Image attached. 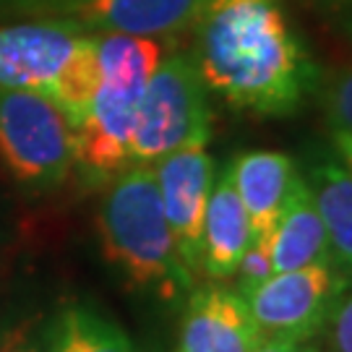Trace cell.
I'll return each mask as SVG.
<instances>
[{
    "mask_svg": "<svg viewBox=\"0 0 352 352\" xmlns=\"http://www.w3.org/2000/svg\"><path fill=\"white\" fill-rule=\"evenodd\" d=\"M316 94L331 131L352 133V65H344L327 78H318Z\"/></svg>",
    "mask_w": 352,
    "mask_h": 352,
    "instance_id": "16",
    "label": "cell"
},
{
    "mask_svg": "<svg viewBox=\"0 0 352 352\" xmlns=\"http://www.w3.org/2000/svg\"><path fill=\"white\" fill-rule=\"evenodd\" d=\"M350 282L337 264H314L279 272L243 295L264 334H279L305 344L321 334L327 318Z\"/></svg>",
    "mask_w": 352,
    "mask_h": 352,
    "instance_id": "5",
    "label": "cell"
},
{
    "mask_svg": "<svg viewBox=\"0 0 352 352\" xmlns=\"http://www.w3.org/2000/svg\"><path fill=\"white\" fill-rule=\"evenodd\" d=\"M269 256L274 274L314 264H334L324 219L316 209L308 183L300 175L292 180L287 201L269 235Z\"/></svg>",
    "mask_w": 352,
    "mask_h": 352,
    "instance_id": "11",
    "label": "cell"
},
{
    "mask_svg": "<svg viewBox=\"0 0 352 352\" xmlns=\"http://www.w3.org/2000/svg\"><path fill=\"white\" fill-rule=\"evenodd\" d=\"M302 180L324 219L334 264L352 274V173L334 149H316L305 160Z\"/></svg>",
    "mask_w": 352,
    "mask_h": 352,
    "instance_id": "14",
    "label": "cell"
},
{
    "mask_svg": "<svg viewBox=\"0 0 352 352\" xmlns=\"http://www.w3.org/2000/svg\"><path fill=\"white\" fill-rule=\"evenodd\" d=\"M151 170L180 261L193 274L201 266L204 214L214 186V160L206 146H190L162 157Z\"/></svg>",
    "mask_w": 352,
    "mask_h": 352,
    "instance_id": "7",
    "label": "cell"
},
{
    "mask_svg": "<svg viewBox=\"0 0 352 352\" xmlns=\"http://www.w3.org/2000/svg\"><path fill=\"white\" fill-rule=\"evenodd\" d=\"M209 0H81L78 11L97 29L133 37H173L199 24Z\"/></svg>",
    "mask_w": 352,
    "mask_h": 352,
    "instance_id": "12",
    "label": "cell"
},
{
    "mask_svg": "<svg viewBox=\"0 0 352 352\" xmlns=\"http://www.w3.org/2000/svg\"><path fill=\"white\" fill-rule=\"evenodd\" d=\"M91 42L94 37L63 21L0 26V89H26L47 97Z\"/></svg>",
    "mask_w": 352,
    "mask_h": 352,
    "instance_id": "6",
    "label": "cell"
},
{
    "mask_svg": "<svg viewBox=\"0 0 352 352\" xmlns=\"http://www.w3.org/2000/svg\"><path fill=\"white\" fill-rule=\"evenodd\" d=\"M230 170L243 209L248 214L253 238L269 240L287 201L292 180L298 177L292 157L274 149L243 151L238 160L230 162Z\"/></svg>",
    "mask_w": 352,
    "mask_h": 352,
    "instance_id": "10",
    "label": "cell"
},
{
    "mask_svg": "<svg viewBox=\"0 0 352 352\" xmlns=\"http://www.w3.org/2000/svg\"><path fill=\"white\" fill-rule=\"evenodd\" d=\"M272 274H274V266H272V256H269V240L253 238L251 245L243 253V258H240L235 274H232L238 279V292L240 295L251 292L253 287H258Z\"/></svg>",
    "mask_w": 352,
    "mask_h": 352,
    "instance_id": "17",
    "label": "cell"
},
{
    "mask_svg": "<svg viewBox=\"0 0 352 352\" xmlns=\"http://www.w3.org/2000/svg\"><path fill=\"white\" fill-rule=\"evenodd\" d=\"M331 144H334L337 157L347 164V170L352 173V133H344V131H331Z\"/></svg>",
    "mask_w": 352,
    "mask_h": 352,
    "instance_id": "22",
    "label": "cell"
},
{
    "mask_svg": "<svg viewBox=\"0 0 352 352\" xmlns=\"http://www.w3.org/2000/svg\"><path fill=\"white\" fill-rule=\"evenodd\" d=\"M0 160L19 183L60 186L74 160V128L39 91L0 89Z\"/></svg>",
    "mask_w": 352,
    "mask_h": 352,
    "instance_id": "4",
    "label": "cell"
},
{
    "mask_svg": "<svg viewBox=\"0 0 352 352\" xmlns=\"http://www.w3.org/2000/svg\"><path fill=\"white\" fill-rule=\"evenodd\" d=\"M104 258L123 272L133 287H157L164 298L190 287L167 225L151 164H131L118 173L97 214Z\"/></svg>",
    "mask_w": 352,
    "mask_h": 352,
    "instance_id": "2",
    "label": "cell"
},
{
    "mask_svg": "<svg viewBox=\"0 0 352 352\" xmlns=\"http://www.w3.org/2000/svg\"><path fill=\"white\" fill-rule=\"evenodd\" d=\"M329 8L337 13V24H340L342 34L352 42V0H334Z\"/></svg>",
    "mask_w": 352,
    "mask_h": 352,
    "instance_id": "21",
    "label": "cell"
},
{
    "mask_svg": "<svg viewBox=\"0 0 352 352\" xmlns=\"http://www.w3.org/2000/svg\"><path fill=\"white\" fill-rule=\"evenodd\" d=\"M193 63L206 89L258 118L295 115L321 78L279 0H209Z\"/></svg>",
    "mask_w": 352,
    "mask_h": 352,
    "instance_id": "1",
    "label": "cell"
},
{
    "mask_svg": "<svg viewBox=\"0 0 352 352\" xmlns=\"http://www.w3.org/2000/svg\"><path fill=\"white\" fill-rule=\"evenodd\" d=\"M0 352H39V347L32 344L24 329H11L0 334Z\"/></svg>",
    "mask_w": 352,
    "mask_h": 352,
    "instance_id": "20",
    "label": "cell"
},
{
    "mask_svg": "<svg viewBox=\"0 0 352 352\" xmlns=\"http://www.w3.org/2000/svg\"><path fill=\"white\" fill-rule=\"evenodd\" d=\"M324 331H327L329 352H352V285L340 292Z\"/></svg>",
    "mask_w": 352,
    "mask_h": 352,
    "instance_id": "18",
    "label": "cell"
},
{
    "mask_svg": "<svg viewBox=\"0 0 352 352\" xmlns=\"http://www.w3.org/2000/svg\"><path fill=\"white\" fill-rule=\"evenodd\" d=\"M209 139V89L193 58L170 55L160 60L141 94L131 164H154L173 151L206 146Z\"/></svg>",
    "mask_w": 352,
    "mask_h": 352,
    "instance_id": "3",
    "label": "cell"
},
{
    "mask_svg": "<svg viewBox=\"0 0 352 352\" xmlns=\"http://www.w3.org/2000/svg\"><path fill=\"white\" fill-rule=\"evenodd\" d=\"M316 3H324V6H327V8H329V6L334 3V0H316Z\"/></svg>",
    "mask_w": 352,
    "mask_h": 352,
    "instance_id": "24",
    "label": "cell"
},
{
    "mask_svg": "<svg viewBox=\"0 0 352 352\" xmlns=\"http://www.w3.org/2000/svg\"><path fill=\"white\" fill-rule=\"evenodd\" d=\"M305 344L289 340V337H279V334H261L258 344L251 352H302Z\"/></svg>",
    "mask_w": 352,
    "mask_h": 352,
    "instance_id": "19",
    "label": "cell"
},
{
    "mask_svg": "<svg viewBox=\"0 0 352 352\" xmlns=\"http://www.w3.org/2000/svg\"><path fill=\"white\" fill-rule=\"evenodd\" d=\"M251 222L232 183V170L227 164L222 175L214 177L212 193L206 201L201 232V269L212 279H230L235 274L245 248L251 245Z\"/></svg>",
    "mask_w": 352,
    "mask_h": 352,
    "instance_id": "13",
    "label": "cell"
},
{
    "mask_svg": "<svg viewBox=\"0 0 352 352\" xmlns=\"http://www.w3.org/2000/svg\"><path fill=\"white\" fill-rule=\"evenodd\" d=\"M261 334L238 289L209 285L190 295L177 352H251Z\"/></svg>",
    "mask_w": 352,
    "mask_h": 352,
    "instance_id": "9",
    "label": "cell"
},
{
    "mask_svg": "<svg viewBox=\"0 0 352 352\" xmlns=\"http://www.w3.org/2000/svg\"><path fill=\"white\" fill-rule=\"evenodd\" d=\"M302 352H324V350H316V347H302Z\"/></svg>",
    "mask_w": 352,
    "mask_h": 352,
    "instance_id": "23",
    "label": "cell"
},
{
    "mask_svg": "<svg viewBox=\"0 0 352 352\" xmlns=\"http://www.w3.org/2000/svg\"><path fill=\"white\" fill-rule=\"evenodd\" d=\"M144 89L100 78L91 110L74 128V160L84 164L87 173L110 177L131 167V141Z\"/></svg>",
    "mask_w": 352,
    "mask_h": 352,
    "instance_id": "8",
    "label": "cell"
},
{
    "mask_svg": "<svg viewBox=\"0 0 352 352\" xmlns=\"http://www.w3.org/2000/svg\"><path fill=\"white\" fill-rule=\"evenodd\" d=\"M55 352H136L126 331L87 308L68 311Z\"/></svg>",
    "mask_w": 352,
    "mask_h": 352,
    "instance_id": "15",
    "label": "cell"
}]
</instances>
